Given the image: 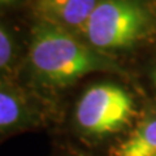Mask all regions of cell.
<instances>
[{
    "label": "cell",
    "instance_id": "277c9868",
    "mask_svg": "<svg viewBox=\"0 0 156 156\" xmlns=\"http://www.w3.org/2000/svg\"><path fill=\"white\" fill-rule=\"evenodd\" d=\"M98 0H34L33 11L43 23L83 30Z\"/></svg>",
    "mask_w": 156,
    "mask_h": 156
},
{
    "label": "cell",
    "instance_id": "52a82bcc",
    "mask_svg": "<svg viewBox=\"0 0 156 156\" xmlns=\"http://www.w3.org/2000/svg\"><path fill=\"white\" fill-rule=\"evenodd\" d=\"M14 47L9 34L0 26V76L7 73L12 66Z\"/></svg>",
    "mask_w": 156,
    "mask_h": 156
},
{
    "label": "cell",
    "instance_id": "5b68a950",
    "mask_svg": "<svg viewBox=\"0 0 156 156\" xmlns=\"http://www.w3.org/2000/svg\"><path fill=\"white\" fill-rule=\"evenodd\" d=\"M115 156H156V117L143 121L116 148Z\"/></svg>",
    "mask_w": 156,
    "mask_h": 156
},
{
    "label": "cell",
    "instance_id": "8992f818",
    "mask_svg": "<svg viewBox=\"0 0 156 156\" xmlns=\"http://www.w3.org/2000/svg\"><path fill=\"white\" fill-rule=\"evenodd\" d=\"M30 119L27 103L18 92L0 86V134L26 124Z\"/></svg>",
    "mask_w": 156,
    "mask_h": 156
},
{
    "label": "cell",
    "instance_id": "6da1fadb",
    "mask_svg": "<svg viewBox=\"0 0 156 156\" xmlns=\"http://www.w3.org/2000/svg\"><path fill=\"white\" fill-rule=\"evenodd\" d=\"M29 62L31 73L47 87H66L90 73L113 70V64L65 29L39 22L34 27Z\"/></svg>",
    "mask_w": 156,
    "mask_h": 156
},
{
    "label": "cell",
    "instance_id": "3957f363",
    "mask_svg": "<svg viewBox=\"0 0 156 156\" xmlns=\"http://www.w3.org/2000/svg\"><path fill=\"white\" fill-rule=\"evenodd\" d=\"M135 115L133 98L113 83L94 85L85 91L76 108V121L89 135H108L122 130Z\"/></svg>",
    "mask_w": 156,
    "mask_h": 156
},
{
    "label": "cell",
    "instance_id": "9c48e42d",
    "mask_svg": "<svg viewBox=\"0 0 156 156\" xmlns=\"http://www.w3.org/2000/svg\"><path fill=\"white\" fill-rule=\"evenodd\" d=\"M14 0H0V4H5V3H12Z\"/></svg>",
    "mask_w": 156,
    "mask_h": 156
},
{
    "label": "cell",
    "instance_id": "ba28073f",
    "mask_svg": "<svg viewBox=\"0 0 156 156\" xmlns=\"http://www.w3.org/2000/svg\"><path fill=\"white\" fill-rule=\"evenodd\" d=\"M152 78H154V85H155V87H156V69H155L154 73H152Z\"/></svg>",
    "mask_w": 156,
    "mask_h": 156
},
{
    "label": "cell",
    "instance_id": "7a4b0ae2",
    "mask_svg": "<svg viewBox=\"0 0 156 156\" xmlns=\"http://www.w3.org/2000/svg\"><path fill=\"white\" fill-rule=\"evenodd\" d=\"M148 26V14L136 0H99L83 27L90 44L99 50L126 48Z\"/></svg>",
    "mask_w": 156,
    "mask_h": 156
}]
</instances>
